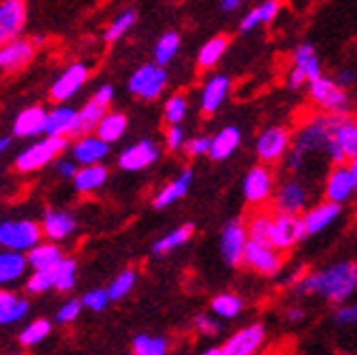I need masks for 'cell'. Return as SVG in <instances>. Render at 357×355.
I'll list each match as a JSON object with an SVG mask.
<instances>
[{
	"instance_id": "1",
	"label": "cell",
	"mask_w": 357,
	"mask_h": 355,
	"mask_svg": "<svg viewBox=\"0 0 357 355\" xmlns=\"http://www.w3.org/2000/svg\"><path fill=\"white\" fill-rule=\"evenodd\" d=\"M357 290V264L355 262H340L329 269L310 273L301 277L296 283L298 294L307 296H323L329 303H344L349 296Z\"/></svg>"
},
{
	"instance_id": "2",
	"label": "cell",
	"mask_w": 357,
	"mask_h": 355,
	"mask_svg": "<svg viewBox=\"0 0 357 355\" xmlns=\"http://www.w3.org/2000/svg\"><path fill=\"white\" fill-rule=\"evenodd\" d=\"M333 116L335 114L320 112L301 124L298 131L292 135V144H290L288 153H285V157H288L285 162H288L290 172H298L303 166H305L307 157H312L316 153H327V142H329Z\"/></svg>"
},
{
	"instance_id": "3",
	"label": "cell",
	"mask_w": 357,
	"mask_h": 355,
	"mask_svg": "<svg viewBox=\"0 0 357 355\" xmlns=\"http://www.w3.org/2000/svg\"><path fill=\"white\" fill-rule=\"evenodd\" d=\"M68 137H57V135H40L38 142L29 144L24 151L17 153L15 157V170L29 174V172H38L42 168H46L50 162H55L59 155H63V151L68 149Z\"/></svg>"
},
{
	"instance_id": "4",
	"label": "cell",
	"mask_w": 357,
	"mask_h": 355,
	"mask_svg": "<svg viewBox=\"0 0 357 355\" xmlns=\"http://www.w3.org/2000/svg\"><path fill=\"white\" fill-rule=\"evenodd\" d=\"M331 164H351L357 155V118L351 114H335L329 131L327 153Z\"/></svg>"
},
{
	"instance_id": "5",
	"label": "cell",
	"mask_w": 357,
	"mask_h": 355,
	"mask_svg": "<svg viewBox=\"0 0 357 355\" xmlns=\"http://www.w3.org/2000/svg\"><path fill=\"white\" fill-rule=\"evenodd\" d=\"M310 100L316 105L318 112L323 114H351V98L344 87L335 79L316 77L307 83Z\"/></svg>"
},
{
	"instance_id": "6",
	"label": "cell",
	"mask_w": 357,
	"mask_h": 355,
	"mask_svg": "<svg viewBox=\"0 0 357 355\" xmlns=\"http://www.w3.org/2000/svg\"><path fill=\"white\" fill-rule=\"evenodd\" d=\"M127 87H129V92L139 100H157L168 87L166 66H159L155 61L139 66L135 73L129 77Z\"/></svg>"
},
{
	"instance_id": "7",
	"label": "cell",
	"mask_w": 357,
	"mask_h": 355,
	"mask_svg": "<svg viewBox=\"0 0 357 355\" xmlns=\"http://www.w3.org/2000/svg\"><path fill=\"white\" fill-rule=\"evenodd\" d=\"M42 227L35 220H5L0 222V246L11 248V251L26 253L42 240Z\"/></svg>"
},
{
	"instance_id": "8",
	"label": "cell",
	"mask_w": 357,
	"mask_h": 355,
	"mask_svg": "<svg viewBox=\"0 0 357 355\" xmlns=\"http://www.w3.org/2000/svg\"><path fill=\"white\" fill-rule=\"evenodd\" d=\"M242 266H246L248 271L259 273L264 277H275L283 269V253L277 251L271 244L248 240L244 246Z\"/></svg>"
},
{
	"instance_id": "9",
	"label": "cell",
	"mask_w": 357,
	"mask_h": 355,
	"mask_svg": "<svg viewBox=\"0 0 357 355\" xmlns=\"http://www.w3.org/2000/svg\"><path fill=\"white\" fill-rule=\"evenodd\" d=\"M264 342H266V327L253 323L231 335L225 345L207 349L205 355H255L264 347Z\"/></svg>"
},
{
	"instance_id": "10",
	"label": "cell",
	"mask_w": 357,
	"mask_h": 355,
	"mask_svg": "<svg viewBox=\"0 0 357 355\" xmlns=\"http://www.w3.org/2000/svg\"><path fill=\"white\" fill-rule=\"evenodd\" d=\"M320 75H323V68H320L316 48L312 44H298L292 52V70L288 75L290 90H301L303 85H307Z\"/></svg>"
},
{
	"instance_id": "11",
	"label": "cell",
	"mask_w": 357,
	"mask_h": 355,
	"mask_svg": "<svg viewBox=\"0 0 357 355\" xmlns=\"http://www.w3.org/2000/svg\"><path fill=\"white\" fill-rule=\"evenodd\" d=\"M242 192L248 205L261 207L273 199L275 194V174L268 168V164H257L246 172Z\"/></svg>"
},
{
	"instance_id": "12",
	"label": "cell",
	"mask_w": 357,
	"mask_h": 355,
	"mask_svg": "<svg viewBox=\"0 0 357 355\" xmlns=\"http://www.w3.org/2000/svg\"><path fill=\"white\" fill-rule=\"evenodd\" d=\"M292 144V133L285 127H268L257 135L255 153L261 164H277L285 157Z\"/></svg>"
},
{
	"instance_id": "13",
	"label": "cell",
	"mask_w": 357,
	"mask_h": 355,
	"mask_svg": "<svg viewBox=\"0 0 357 355\" xmlns=\"http://www.w3.org/2000/svg\"><path fill=\"white\" fill-rule=\"evenodd\" d=\"M303 238H305V229H303L301 214H283V211H275L273 229H271V246L285 253V251H290L292 246H296Z\"/></svg>"
},
{
	"instance_id": "14",
	"label": "cell",
	"mask_w": 357,
	"mask_h": 355,
	"mask_svg": "<svg viewBox=\"0 0 357 355\" xmlns=\"http://www.w3.org/2000/svg\"><path fill=\"white\" fill-rule=\"evenodd\" d=\"M89 79V68L83 61L70 63L63 73L52 81L50 85V98L52 103H68L73 100Z\"/></svg>"
},
{
	"instance_id": "15",
	"label": "cell",
	"mask_w": 357,
	"mask_h": 355,
	"mask_svg": "<svg viewBox=\"0 0 357 355\" xmlns=\"http://www.w3.org/2000/svg\"><path fill=\"white\" fill-rule=\"evenodd\" d=\"M26 20V0H0V46L15 38H22Z\"/></svg>"
},
{
	"instance_id": "16",
	"label": "cell",
	"mask_w": 357,
	"mask_h": 355,
	"mask_svg": "<svg viewBox=\"0 0 357 355\" xmlns=\"http://www.w3.org/2000/svg\"><path fill=\"white\" fill-rule=\"evenodd\" d=\"M40 40H26V38H15L7 44L0 46V73H17L24 66H29L35 57Z\"/></svg>"
},
{
	"instance_id": "17",
	"label": "cell",
	"mask_w": 357,
	"mask_h": 355,
	"mask_svg": "<svg viewBox=\"0 0 357 355\" xmlns=\"http://www.w3.org/2000/svg\"><path fill=\"white\" fill-rule=\"evenodd\" d=\"M159 157H162V149H159L153 139L146 137L124 149L118 155V166L127 172H139V170L151 168Z\"/></svg>"
},
{
	"instance_id": "18",
	"label": "cell",
	"mask_w": 357,
	"mask_h": 355,
	"mask_svg": "<svg viewBox=\"0 0 357 355\" xmlns=\"http://www.w3.org/2000/svg\"><path fill=\"white\" fill-rule=\"evenodd\" d=\"M357 190V179L349 164H333L325 183V199L337 205H344Z\"/></svg>"
},
{
	"instance_id": "19",
	"label": "cell",
	"mask_w": 357,
	"mask_h": 355,
	"mask_svg": "<svg viewBox=\"0 0 357 355\" xmlns=\"http://www.w3.org/2000/svg\"><path fill=\"white\" fill-rule=\"evenodd\" d=\"M246 242H248V234H246L244 220H240V218L229 220L222 229V236H220L222 259L229 266H242V255H244Z\"/></svg>"
},
{
	"instance_id": "20",
	"label": "cell",
	"mask_w": 357,
	"mask_h": 355,
	"mask_svg": "<svg viewBox=\"0 0 357 355\" xmlns=\"http://www.w3.org/2000/svg\"><path fill=\"white\" fill-rule=\"evenodd\" d=\"M81 133L79 129V109L68 107L66 103H57L46 116V135L57 137H77Z\"/></svg>"
},
{
	"instance_id": "21",
	"label": "cell",
	"mask_w": 357,
	"mask_h": 355,
	"mask_svg": "<svg viewBox=\"0 0 357 355\" xmlns=\"http://www.w3.org/2000/svg\"><path fill=\"white\" fill-rule=\"evenodd\" d=\"M273 205L275 211H283V214H303L307 209L305 186L296 179L281 183V188L273 194Z\"/></svg>"
},
{
	"instance_id": "22",
	"label": "cell",
	"mask_w": 357,
	"mask_h": 355,
	"mask_svg": "<svg viewBox=\"0 0 357 355\" xmlns=\"http://www.w3.org/2000/svg\"><path fill=\"white\" fill-rule=\"evenodd\" d=\"M109 146L102 137H98L96 133H81L75 137L73 144V159L79 166L85 164H100L102 159H107L109 155Z\"/></svg>"
},
{
	"instance_id": "23",
	"label": "cell",
	"mask_w": 357,
	"mask_h": 355,
	"mask_svg": "<svg viewBox=\"0 0 357 355\" xmlns=\"http://www.w3.org/2000/svg\"><path fill=\"white\" fill-rule=\"evenodd\" d=\"M42 236L52 242H63L75 234L77 218L66 209H46L42 216Z\"/></svg>"
},
{
	"instance_id": "24",
	"label": "cell",
	"mask_w": 357,
	"mask_h": 355,
	"mask_svg": "<svg viewBox=\"0 0 357 355\" xmlns=\"http://www.w3.org/2000/svg\"><path fill=\"white\" fill-rule=\"evenodd\" d=\"M340 211H342V205L331 203L327 199L323 203H318V205H314V207L303 211L301 220H303V229H305V238L325 232V229L329 225H333L335 218L340 216Z\"/></svg>"
},
{
	"instance_id": "25",
	"label": "cell",
	"mask_w": 357,
	"mask_h": 355,
	"mask_svg": "<svg viewBox=\"0 0 357 355\" xmlns=\"http://www.w3.org/2000/svg\"><path fill=\"white\" fill-rule=\"evenodd\" d=\"M46 116L48 112L40 105H31V107L22 109L13 120V135L31 139V137H40L46 133Z\"/></svg>"
},
{
	"instance_id": "26",
	"label": "cell",
	"mask_w": 357,
	"mask_h": 355,
	"mask_svg": "<svg viewBox=\"0 0 357 355\" xmlns=\"http://www.w3.org/2000/svg\"><path fill=\"white\" fill-rule=\"evenodd\" d=\"M231 92V79L225 75H213L205 81L201 90V112L205 116L216 114Z\"/></svg>"
},
{
	"instance_id": "27",
	"label": "cell",
	"mask_w": 357,
	"mask_h": 355,
	"mask_svg": "<svg viewBox=\"0 0 357 355\" xmlns=\"http://www.w3.org/2000/svg\"><path fill=\"white\" fill-rule=\"evenodd\" d=\"M26 271H29L26 253L11 251V248H3L0 251V288H9L20 279H24Z\"/></svg>"
},
{
	"instance_id": "28",
	"label": "cell",
	"mask_w": 357,
	"mask_h": 355,
	"mask_svg": "<svg viewBox=\"0 0 357 355\" xmlns=\"http://www.w3.org/2000/svg\"><path fill=\"white\" fill-rule=\"evenodd\" d=\"M242 144V131L238 127H225L220 129L216 135H211V142H209V157L213 162H225L231 155H234Z\"/></svg>"
},
{
	"instance_id": "29",
	"label": "cell",
	"mask_w": 357,
	"mask_h": 355,
	"mask_svg": "<svg viewBox=\"0 0 357 355\" xmlns=\"http://www.w3.org/2000/svg\"><path fill=\"white\" fill-rule=\"evenodd\" d=\"M192 179H194L192 170H183L178 176H174V179H172L170 183H166L162 190H159V192L155 194L153 207H155V209H166V207L174 205L176 201H181V199L185 197V194L190 192Z\"/></svg>"
},
{
	"instance_id": "30",
	"label": "cell",
	"mask_w": 357,
	"mask_h": 355,
	"mask_svg": "<svg viewBox=\"0 0 357 355\" xmlns=\"http://www.w3.org/2000/svg\"><path fill=\"white\" fill-rule=\"evenodd\" d=\"M107 176H109V170H107V166H102V162L85 164L79 166L77 174L73 176V183L79 194H94L107 183Z\"/></svg>"
},
{
	"instance_id": "31",
	"label": "cell",
	"mask_w": 357,
	"mask_h": 355,
	"mask_svg": "<svg viewBox=\"0 0 357 355\" xmlns=\"http://www.w3.org/2000/svg\"><path fill=\"white\" fill-rule=\"evenodd\" d=\"M29 299L9 288H0V325H15L29 314Z\"/></svg>"
},
{
	"instance_id": "32",
	"label": "cell",
	"mask_w": 357,
	"mask_h": 355,
	"mask_svg": "<svg viewBox=\"0 0 357 355\" xmlns=\"http://www.w3.org/2000/svg\"><path fill=\"white\" fill-rule=\"evenodd\" d=\"M63 251L57 246V242L46 240V242H38L33 248L26 251V262H29V269H55V266L61 262Z\"/></svg>"
},
{
	"instance_id": "33",
	"label": "cell",
	"mask_w": 357,
	"mask_h": 355,
	"mask_svg": "<svg viewBox=\"0 0 357 355\" xmlns=\"http://www.w3.org/2000/svg\"><path fill=\"white\" fill-rule=\"evenodd\" d=\"M281 11V3L279 0H264L261 5H257L255 9L248 11L242 22H240V31L242 33H251L255 31L257 27H264V24H271L275 17L279 15Z\"/></svg>"
},
{
	"instance_id": "34",
	"label": "cell",
	"mask_w": 357,
	"mask_h": 355,
	"mask_svg": "<svg viewBox=\"0 0 357 355\" xmlns=\"http://www.w3.org/2000/svg\"><path fill=\"white\" fill-rule=\"evenodd\" d=\"M127 127H129L127 116L120 114V112H109V109H107V114L98 122V127H96L94 133L98 137H102L107 144H114V142H120L124 137V133H127Z\"/></svg>"
},
{
	"instance_id": "35",
	"label": "cell",
	"mask_w": 357,
	"mask_h": 355,
	"mask_svg": "<svg viewBox=\"0 0 357 355\" xmlns=\"http://www.w3.org/2000/svg\"><path fill=\"white\" fill-rule=\"evenodd\" d=\"M227 48H229V38L227 35H216V38L207 40L199 55H196V66H199L201 70H211L216 68L220 63V59L227 55Z\"/></svg>"
},
{
	"instance_id": "36",
	"label": "cell",
	"mask_w": 357,
	"mask_h": 355,
	"mask_svg": "<svg viewBox=\"0 0 357 355\" xmlns=\"http://www.w3.org/2000/svg\"><path fill=\"white\" fill-rule=\"evenodd\" d=\"M273 209H257L255 214L248 218L246 225V234L248 240H255V242H264V244H271V229H273Z\"/></svg>"
},
{
	"instance_id": "37",
	"label": "cell",
	"mask_w": 357,
	"mask_h": 355,
	"mask_svg": "<svg viewBox=\"0 0 357 355\" xmlns=\"http://www.w3.org/2000/svg\"><path fill=\"white\" fill-rule=\"evenodd\" d=\"M194 236V225H181V227H176L172 229L170 234H166L162 240H157L155 246H153V251L155 255H168L172 251H176L178 246H183L185 242H190V238Z\"/></svg>"
},
{
	"instance_id": "38",
	"label": "cell",
	"mask_w": 357,
	"mask_h": 355,
	"mask_svg": "<svg viewBox=\"0 0 357 355\" xmlns=\"http://www.w3.org/2000/svg\"><path fill=\"white\" fill-rule=\"evenodd\" d=\"M135 22H137V13L133 11V9H124V11H120L114 20L109 22V27L105 29V42L107 44H116V42H120L124 35H127L133 27H135Z\"/></svg>"
},
{
	"instance_id": "39",
	"label": "cell",
	"mask_w": 357,
	"mask_h": 355,
	"mask_svg": "<svg viewBox=\"0 0 357 355\" xmlns=\"http://www.w3.org/2000/svg\"><path fill=\"white\" fill-rule=\"evenodd\" d=\"M107 109H109L107 105L98 103L96 98H89L79 109V129H81V133H94L96 127H98V122L107 114Z\"/></svg>"
},
{
	"instance_id": "40",
	"label": "cell",
	"mask_w": 357,
	"mask_h": 355,
	"mask_svg": "<svg viewBox=\"0 0 357 355\" xmlns=\"http://www.w3.org/2000/svg\"><path fill=\"white\" fill-rule=\"evenodd\" d=\"M178 48H181V35H178L176 31L164 33L162 38L157 40L155 50H153L155 63H159V66H168V63L176 57Z\"/></svg>"
},
{
	"instance_id": "41",
	"label": "cell",
	"mask_w": 357,
	"mask_h": 355,
	"mask_svg": "<svg viewBox=\"0 0 357 355\" xmlns=\"http://www.w3.org/2000/svg\"><path fill=\"white\" fill-rule=\"evenodd\" d=\"M242 308H244L242 299L234 292H222L218 296H213V301H211V314L218 318H225V321H231V318L240 316Z\"/></svg>"
},
{
	"instance_id": "42",
	"label": "cell",
	"mask_w": 357,
	"mask_h": 355,
	"mask_svg": "<svg viewBox=\"0 0 357 355\" xmlns=\"http://www.w3.org/2000/svg\"><path fill=\"white\" fill-rule=\"evenodd\" d=\"M135 355H166L170 349V342L164 335H149V333H139L133 338L131 345Z\"/></svg>"
},
{
	"instance_id": "43",
	"label": "cell",
	"mask_w": 357,
	"mask_h": 355,
	"mask_svg": "<svg viewBox=\"0 0 357 355\" xmlns=\"http://www.w3.org/2000/svg\"><path fill=\"white\" fill-rule=\"evenodd\" d=\"M52 271H55V290L61 294L73 292V288L77 286V262L63 255Z\"/></svg>"
},
{
	"instance_id": "44",
	"label": "cell",
	"mask_w": 357,
	"mask_h": 355,
	"mask_svg": "<svg viewBox=\"0 0 357 355\" xmlns=\"http://www.w3.org/2000/svg\"><path fill=\"white\" fill-rule=\"evenodd\" d=\"M52 331V325L50 321H46V318H35V321H31L22 331H20V345L31 349V347H38L42 345L48 335Z\"/></svg>"
},
{
	"instance_id": "45",
	"label": "cell",
	"mask_w": 357,
	"mask_h": 355,
	"mask_svg": "<svg viewBox=\"0 0 357 355\" xmlns=\"http://www.w3.org/2000/svg\"><path fill=\"white\" fill-rule=\"evenodd\" d=\"M29 294H44L55 288V271L52 269H35L24 281Z\"/></svg>"
},
{
	"instance_id": "46",
	"label": "cell",
	"mask_w": 357,
	"mask_h": 355,
	"mask_svg": "<svg viewBox=\"0 0 357 355\" xmlns=\"http://www.w3.org/2000/svg\"><path fill=\"white\" fill-rule=\"evenodd\" d=\"M135 283H137V271L133 269H124L112 283H109V288H107V292H109V299L112 301H120L124 296H129L135 288Z\"/></svg>"
},
{
	"instance_id": "47",
	"label": "cell",
	"mask_w": 357,
	"mask_h": 355,
	"mask_svg": "<svg viewBox=\"0 0 357 355\" xmlns=\"http://www.w3.org/2000/svg\"><path fill=\"white\" fill-rule=\"evenodd\" d=\"M190 103L183 94H172L164 105V120L168 124H181L188 116Z\"/></svg>"
},
{
	"instance_id": "48",
	"label": "cell",
	"mask_w": 357,
	"mask_h": 355,
	"mask_svg": "<svg viewBox=\"0 0 357 355\" xmlns=\"http://www.w3.org/2000/svg\"><path fill=\"white\" fill-rule=\"evenodd\" d=\"M83 312V303H81V299H68L66 303L57 310V323L59 325H70V323H75L77 318L81 316Z\"/></svg>"
},
{
	"instance_id": "49",
	"label": "cell",
	"mask_w": 357,
	"mask_h": 355,
	"mask_svg": "<svg viewBox=\"0 0 357 355\" xmlns=\"http://www.w3.org/2000/svg\"><path fill=\"white\" fill-rule=\"evenodd\" d=\"M109 292L102 290V288H96V290H89L83 294L81 303L83 308H87L89 312H102L107 308V303H109Z\"/></svg>"
},
{
	"instance_id": "50",
	"label": "cell",
	"mask_w": 357,
	"mask_h": 355,
	"mask_svg": "<svg viewBox=\"0 0 357 355\" xmlns=\"http://www.w3.org/2000/svg\"><path fill=\"white\" fill-rule=\"evenodd\" d=\"M164 139H166V149L170 153H176V151H183V144H185V131L181 129V124H168V129L164 133Z\"/></svg>"
},
{
	"instance_id": "51",
	"label": "cell",
	"mask_w": 357,
	"mask_h": 355,
	"mask_svg": "<svg viewBox=\"0 0 357 355\" xmlns=\"http://www.w3.org/2000/svg\"><path fill=\"white\" fill-rule=\"evenodd\" d=\"M209 142H211L209 135H196L192 139H185L183 151L188 157H203L209 153Z\"/></svg>"
},
{
	"instance_id": "52",
	"label": "cell",
	"mask_w": 357,
	"mask_h": 355,
	"mask_svg": "<svg viewBox=\"0 0 357 355\" xmlns=\"http://www.w3.org/2000/svg\"><path fill=\"white\" fill-rule=\"evenodd\" d=\"M194 327L201 335H209V338H211V335H218V331H220V323L213 316H207V314L196 316L194 318Z\"/></svg>"
},
{
	"instance_id": "53",
	"label": "cell",
	"mask_w": 357,
	"mask_h": 355,
	"mask_svg": "<svg viewBox=\"0 0 357 355\" xmlns=\"http://www.w3.org/2000/svg\"><path fill=\"white\" fill-rule=\"evenodd\" d=\"M55 170H57V174L61 176V179H73V176L77 174V170H79V164L75 162L73 157H57V164H55Z\"/></svg>"
},
{
	"instance_id": "54",
	"label": "cell",
	"mask_w": 357,
	"mask_h": 355,
	"mask_svg": "<svg viewBox=\"0 0 357 355\" xmlns=\"http://www.w3.org/2000/svg\"><path fill=\"white\" fill-rule=\"evenodd\" d=\"M337 325H357V305H342L335 312Z\"/></svg>"
},
{
	"instance_id": "55",
	"label": "cell",
	"mask_w": 357,
	"mask_h": 355,
	"mask_svg": "<svg viewBox=\"0 0 357 355\" xmlns=\"http://www.w3.org/2000/svg\"><path fill=\"white\" fill-rule=\"evenodd\" d=\"M92 98H96L98 103H102V105L109 107V105L114 103V87L112 85H100L98 90L92 94Z\"/></svg>"
},
{
	"instance_id": "56",
	"label": "cell",
	"mask_w": 357,
	"mask_h": 355,
	"mask_svg": "<svg viewBox=\"0 0 357 355\" xmlns=\"http://www.w3.org/2000/svg\"><path fill=\"white\" fill-rule=\"evenodd\" d=\"M335 81L340 83L344 90H349V87H353V83H355V73H353V70H340L337 77H335Z\"/></svg>"
},
{
	"instance_id": "57",
	"label": "cell",
	"mask_w": 357,
	"mask_h": 355,
	"mask_svg": "<svg viewBox=\"0 0 357 355\" xmlns=\"http://www.w3.org/2000/svg\"><path fill=\"white\" fill-rule=\"evenodd\" d=\"M218 3H220V9L225 13H234L242 7V0H218Z\"/></svg>"
},
{
	"instance_id": "58",
	"label": "cell",
	"mask_w": 357,
	"mask_h": 355,
	"mask_svg": "<svg viewBox=\"0 0 357 355\" xmlns=\"http://www.w3.org/2000/svg\"><path fill=\"white\" fill-rule=\"evenodd\" d=\"M285 318L292 321V323H296V321H301V318H303V310L301 308H290L288 312H285Z\"/></svg>"
},
{
	"instance_id": "59",
	"label": "cell",
	"mask_w": 357,
	"mask_h": 355,
	"mask_svg": "<svg viewBox=\"0 0 357 355\" xmlns=\"http://www.w3.org/2000/svg\"><path fill=\"white\" fill-rule=\"evenodd\" d=\"M9 142H11L9 137H0V157H3V153L9 149Z\"/></svg>"
},
{
	"instance_id": "60",
	"label": "cell",
	"mask_w": 357,
	"mask_h": 355,
	"mask_svg": "<svg viewBox=\"0 0 357 355\" xmlns=\"http://www.w3.org/2000/svg\"><path fill=\"white\" fill-rule=\"evenodd\" d=\"M349 166H351V170H353V174H355V179H357V155L351 159V164H349Z\"/></svg>"
}]
</instances>
